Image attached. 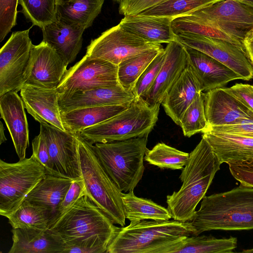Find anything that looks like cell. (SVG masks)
Returning <instances> with one entry per match:
<instances>
[{"mask_svg": "<svg viewBox=\"0 0 253 253\" xmlns=\"http://www.w3.org/2000/svg\"><path fill=\"white\" fill-rule=\"evenodd\" d=\"M166 0H123L119 4L120 14L126 16L136 15Z\"/></svg>", "mask_w": 253, "mask_h": 253, "instance_id": "cell-44", "label": "cell"}, {"mask_svg": "<svg viewBox=\"0 0 253 253\" xmlns=\"http://www.w3.org/2000/svg\"><path fill=\"white\" fill-rule=\"evenodd\" d=\"M184 16L219 28L242 42L253 31V8L235 0H222Z\"/></svg>", "mask_w": 253, "mask_h": 253, "instance_id": "cell-11", "label": "cell"}, {"mask_svg": "<svg viewBox=\"0 0 253 253\" xmlns=\"http://www.w3.org/2000/svg\"><path fill=\"white\" fill-rule=\"evenodd\" d=\"M175 34L176 40L181 43L217 60L240 76L242 80L253 78V66L246 52L234 44L190 33Z\"/></svg>", "mask_w": 253, "mask_h": 253, "instance_id": "cell-14", "label": "cell"}, {"mask_svg": "<svg viewBox=\"0 0 253 253\" xmlns=\"http://www.w3.org/2000/svg\"><path fill=\"white\" fill-rule=\"evenodd\" d=\"M165 48L152 60L136 81L132 91L135 97L144 98L148 94L164 62Z\"/></svg>", "mask_w": 253, "mask_h": 253, "instance_id": "cell-39", "label": "cell"}, {"mask_svg": "<svg viewBox=\"0 0 253 253\" xmlns=\"http://www.w3.org/2000/svg\"><path fill=\"white\" fill-rule=\"evenodd\" d=\"M12 245L8 253H63L66 245L49 228H12Z\"/></svg>", "mask_w": 253, "mask_h": 253, "instance_id": "cell-24", "label": "cell"}, {"mask_svg": "<svg viewBox=\"0 0 253 253\" xmlns=\"http://www.w3.org/2000/svg\"><path fill=\"white\" fill-rule=\"evenodd\" d=\"M0 113L19 160L25 159L29 145L28 124L23 100L17 92L10 91L0 96Z\"/></svg>", "mask_w": 253, "mask_h": 253, "instance_id": "cell-20", "label": "cell"}, {"mask_svg": "<svg viewBox=\"0 0 253 253\" xmlns=\"http://www.w3.org/2000/svg\"><path fill=\"white\" fill-rule=\"evenodd\" d=\"M128 106L110 105L80 108L61 112V117L66 131L77 132L114 117Z\"/></svg>", "mask_w": 253, "mask_h": 253, "instance_id": "cell-28", "label": "cell"}, {"mask_svg": "<svg viewBox=\"0 0 253 253\" xmlns=\"http://www.w3.org/2000/svg\"><path fill=\"white\" fill-rule=\"evenodd\" d=\"M135 98L130 90L120 84L79 91L67 96H59L61 112L72 110L103 106H129Z\"/></svg>", "mask_w": 253, "mask_h": 253, "instance_id": "cell-17", "label": "cell"}, {"mask_svg": "<svg viewBox=\"0 0 253 253\" xmlns=\"http://www.w3.org/2000/svg\"><path fill=\"white\" fill-rule=\"evenodd\" d=\"M117 70L116 65L85 55L64 75L56 88L58 95L67 96L79 91L117 85Z\"/></svg>", "mask_w": 253, "mask_h": 253, "instance_id": "cell-10", "label": "cell"}, {"mask_svg": "<svg viewBox=\"0 0 253 253\" xmlns=\"http://www.w3.org/2000/svg\"><path fill=\"white\" fill-rule=\"evenodd\" d=\"M4 128L3 125L1 122H0V144L5 142L7 139L4 135Z\"/></svg>", "mask_w": 253, "mask_h": 253, "instance_id": "cell-48", "label": "cell"}, {"mask_svg": "<svg viewBox=\"0 0 253 253\" xmlns=\"http://www.w3.org/2000/svg\"><path fill=\"white\" fill-rule=\"evenodd\" d=\"M116 2H117L118 3L120 4L123 0H113Z\"/></svg>", "mask_w": 253, "mask_h": 253, "instance_id": "cell-51", "label": "cell"}, {"mask_svg": "<svg viewBox=\"0 0 253 253\" xmlns=\"http://www.w3.org/2000/svg\"><path fill=\"white\" fill-rule=\"evenodd\" d=\"M242 253H253V249L244 250Z\"/></svg>", "mask_w": 253, "mask_h": 253, "instance_id": "cell-50", "label": "cell"}, {"mask_svg": "<svg viewBox=\"0 0 253 253\" xmlns=\"http://www.w3.org/2000/svg\"><path fill=\"white\" fill-rule=\"evenodd\" d=\"M126 218L130 223H135L143 220L157 221H167L172 218L168 209L151 200L136 196L133 190L122 196Z\"/></svg>", "mask_w": 253, "mask_h": 253, "instance_id": "cell-30", "label": "cell"}, {"mask_svg": "<svg viewBox=\"0 0 253 253\" xmlns=\"http://www.w3.org/2000/svg\"><path fill=\"white\" fill-rule=\"evenodd\" d=\"M19 4L25 17L41 29L56 19L57 0H19Z\"/></svg>", "mask_w": 253, "mask_h": 253, "instance_id": "cell-37", "label": "cell"}, {"mask_svg": "<svg viewBox=\"0 0 253 253\" xmlns=\"http://www.w3.org/2000/svg\"><path fill=\"white\" fill-rule=\"evenodd\" d=\"M164 62L156 80L144 98L150 105L161 104L188 62L185 46L177 40L167 43Z\"/></svg>", "mask_w": 253, "mask_h": 253, "instance_id": "cell-18", "label": "cell"}, {"mask_svg": "<svg viewBox=\"0 0 253 253\" xmlns=\"http://www.w3.org/2000/svg\"><path fill=\"white\" fill-rule=\"evenodd\" d=\"M235 0L253 8V0Z\"/></svg>", "mask_w": 253, "mask_h": 253, "instance_id": "cell-49", "label": "cell"}, {"mask_svg": "<svg viewBox=\"0 0 253 253\" xmlns=\"http://www.w3.org/2000/svg\"><path fill=\"white\" fill-rule=\"evenodd\" d=\"M172 27L174 33H190L220 39L231 42L245 50L243 42L234 36L219 28L196 22L185 16L174 19L172 22Z\"/></svg>", "mask_w": 253, "mask_h": 253, "instance_id": "cell-36", "label": "cell"}, {"mask_svg": "<svg viewBox=\"0 0 253 253\" xmlns=\"http://www.w3.org/2000/svg\"><path fill=\"white\" fill-rule=\"evenodd\" d=\"M223 88L253 111V85L238 83L230 87Z\"/></svg>", "mask_w": 253, "mask_h": 253, "instance_id": "cell-46", "label": "cell"}, {"mask_svg": "<svg viewBox=\"0 0 253 253\" xmlns=\"http://www.w3.org/2000/svg\"><path fill=\"white\" fill-rule=\"evenodd\" d=\"M19 0H0V42L16 24Z\"/></svg>", "mask_w": 253, "mask_h": 253, "instance_id": "cell-40", "label": "cell"}, {"mask_svg": "<svg viewBox=\"0 0 253 253\" xmlns=\"http://www.w3.org/2000/svg\"><path fill=\"white\" fill-rule=\"evenodd\" d=\"M208 127L253 122V111L223 87L204 93Z\"/></svg>", "mask_w": 253, "mask_h": 253, "instance_id": "cell-16", "label": "cell"}, {"mask_svg": "<svg viewBox=\"0 0 253 253\" xmlns=\"http://www.w3.org/2000/svg\"><path fill=\"white\" fill-rule=\"evenodd\" d=\"M42 30V41L55 50L67 65L75 60L82 46L84 27L56 18Z\"/></svg>", "mask_w": 253, "mask_h": 253, "instance_id": "cell-22", "label": "cell"}, {"mask_svg": "<svg viewBox=\"0 0 253 253\" xmlns=\"http://www.w3.org/2000/svg\"><path fill=\"white\" fill-rule=\"evenodd\" d=\"M237 246V239H217L211 236H188L171 253H231Z\"/></svg>", "mask_w": 253, "mask_h": 253, "instance_id": "cell-31", "label": "cell"}, {"mask_svg": "<svg viewBox=\"0 0 253 253\" xmlns=\"http://www.w3.org/2000/svg\"><path fill=\"white\" fill-rule=\"evenodd\" d=\"M148 136L93 145L105 171L122 192L133 190L142 177Z\"/></svg>", "mask_w": 253, "mask_h": 253, "instance_id": "cell-6", "label": "cell"}, {"mask_svg": "<svg viewBox=\"0 0 253 253\" xmlns=\"http://www.w3.org/2000/svg\"><path fill=\"white\" fill-rule=\"evenodd\" d=\"M79 153L85 193L115 224L126 225L123 192L102 166L93 145L78 133Z\"/></svg>", "mask_w": 253, "mask_h": 253, "instance_id": "cell-7", "label": "cell"}, {"mask_svg": "<svg viewBox=\"0 0 253 253\" xmlns=\"http://www.w3.org/2000/svg\"><path fill=\"white\" fill-rule=\"evenodd\" d=\"M202 92L199 81L188 61L161 104L166 114L177 125L185 111Z\"/></svg>", "mask_w": 253, "mask_h": 253, "instance_id": "cell-23", "label": "cell"}, {"mask_svg": "<svg viewBox=\"0 0 253 253\" xmlns=\"http://www.w3.org/2000/svg\"><path fill=\"white\" fill-rule=\"evenodd\" d=\"M85 194L49 228L61 238L66 246L106 253L120 229Z\"/></svg>", "mask_w": 253, "mask_h": 253, "instance_id": "cell-1", "label": "cell"}, {"mask_svg": "<svg viewBox=\"0 0 253 253\" xmlns=\"http://www.w3.org/2000/svg\"><path fill=\"white\" fill-rule=\"evenodd\" d=\"M205 138L221 163L253 159V138L205 131Z\"/></svg>", "mask_w": 253, "mask_h": 253, "instance_id": "cell-25", "label": "cell"}, {"mask_svg": "<svg viewBox=\"0 0 253 253\" xmlns=\"http://www.w3.org/2000/svg\"><path fill=\"white\" fill-rule=\"evenodd\" d=\"M20 93L25 108L36 121L66 131L61 119L57 88L25 84Z\"/></svg>", "mask_w": 253, "mask_h": 253, "instance_id": "cell-19", "label": "cell"}, {"mask_svg": "<svg viewBox=\"0 0 253 253\" xmlns=\"http://www.w3.org/2000/svg\"><path fill=\"white\" fill-rule=\"evenodd\" d=\"M227 164L231 174L241 184L253 187V159Z\"/></svg>", "mask_w": 253, "mask_h": 253, "instance_id": "cell-42", "label": "cell"}, {"mask_svg": "<svg viewBox=\"0 0 253 253\" xmlns=\"http://www.w3.org/2000/svg\"><path fill=\"white\" fill-rule=\"evenodd\" d=\"M104 1L57 0L56 18L86 29L100 13Z\"/></svg>", "mask_w": 253, "mask_h": 253, "instance_id": "cell-29", "label": "cell"}, {"mask_svg": "<svg viewBox=\"0 0 253 253\" xmlns=\"http://www.w3.org/2000/svg\"><path fill=\"white\" fill-rule=\"evenodd\" d=\"M30 29L13 32L0 50V96L20 91L33 43Z\"/></svg>", "mask_w": 253, "mask_h": 253, "instance_id": "cell-12", "label": "cell"}, {"mask_svg": "<svg viewBox=\"0 0 253 253\" xmlns=\"http://www.w3.org/2000/svg\"><path fill=\"white\" fill-rule=\"evenodd\" d=\"M171 17L126 16L119 23L124 29L147 41L156 43H167L176 40Z\"/></svg>", "mask_w": 253, "mask_h": 253, "instance_id": "cell-26", "label": "cell"}, {"mask_svg": "<svg viewBox=\"0 0 253 253\" xmlns=\"http://www.w3.org/2000/svg\"><path fill=\"white\" fill-rule=\"evenodd\" d=\"M85 194H86L85 186L83 180H73L64 199L59 205L56 217L52 223L63 215Z\"/></svg>", "mask_w": 253, "mask_h": 253, "instance_id": "cell-41", "label": "cell"}, {"mask_svg": "<svg viewBox=\"0 0 253 253\" xmlns=\"http://www.w3.org/2000/svg\"><path fill=\"white\" fill-rule=\"evenodd\" d=\"M222 163L207 139L202 137L179 176L182 185L178 191L167 196L168 209L173 219L189 221L196 208L205 196L216 172Z\"/></svg>", "mask_w": 253, "mask_h": 253, "instance_id": "cell-2", "label": "cell"}, {"mask_svg": "<svg viewBox=\"0 0 253 253\" xmlns=\"http://www.w3.org/2000/svg\"><path fill=\"white\" fill-rule=\"evenodd\" d=\"M185 47L188 61L199 81L202 92L223 87L232 81L242 80L240 76L211 56Z\"/></svg>", "mask_w": 253, "mask_h": 253, "instance_id": "cell-21", "label": "cell"}, {"mask_svg": "<svg viewBox=\"0 0 253 253\" xmlns=\"http://www.w3.org/2000/svg\"><path fill=\"white\" fill-rule=\"evenodd\" d=\"M12 228H49L50 217L47 210L41 206L24 200L13 213L6 216Z\"/></svg>", "mask_w": 253, "mask_h": 253, "instance_id": "cell-33", "label": "cell"}, {"mask_svg": "<svg viewBox=\"0 0 253 253\" xmlns=\"http://www.w3.org/2000/svg\"><path fill=\"white\" fill-rule=\"evenodd\" d=\"M67 65L52 47L42 41L33 44L24 72V85L56 88L67 71Z\"/></svg>", "mask_w": 253, "mask_h": 253, "instance_id": "cell-15", "label": "cell"}, {"mask_svg": "<svg viewBox=\"0 0 253 253\" xmlns=\"http://www.w3.org/2000/svg\"><path fill=\"white\" fill-rule=\"evenodd\" d=\"M164 48L149 49L134 55L118 65L117 77L120 85L132 90L134 84L152 60Z\"/></svg>", "mask_w": 253, "mask_h": 253, "instance_id": "cell-32", "label": "cell"}, {"mask_svg": "<svg viewBox=\"0 0 253 253\" xmlns=\"http://www.w3.org/2000/svg\"><path fill=\"white\" fill-rule=\"evenodd\" d=\"M188 222L193 235L212 230L253 229V187L240 184L229 191L205 196Z\"/></svg>", "mask_w": 253, "mask_h": 253, "instance_id": "cell-3", "label": "cell"}, {"mask_svg": "<svg viewBox=\"0 0 253 253\" xmlns=\"http://www.w3.org/2000/svg\"><path fill=\"white\" fill-rule=\"evenodd\" d=\"M222 0H166L138 14L175 18L189 15Z\"/></svg>", "mask_w": 253, "mask_h": 253, "instance_id": "cell-34", "label": "cell"}, {"mask_svg": "<svg viewBox=\"0 0 253 253\" xmlns=\"http://www.w3.org/2000/svg\"><path fill=\"white\" fill-rule=\"evenodd\" d=\"M191 235L188 221L143 220L120 228L106 253H171Z\"/></svg>", "mask_w": 253, "mask_h": 253, "instance_id": "cell-4", "label": "cell"}, {"mask_svg": "<svg viewBox=\"0 0 253 253\" xmlns=\"http://www.w3.org/2000/svg\"><path fill=\"white\" fill-rule=\"evenodd\" d=\"M160 106L150 105L143 98L135 97L118 114L79 132L92 144L148 136L157 122Z\"/></svg>", "mask_w": 253, "mask_h": 253, "instance_id": "cell-5", "label": "cell"}, {"mask_svg": "<svg viewBox=\"0 0 253 253\" xmlns=\"http://www.w3.org/2000/svg\"><path fill=\"white\" fill-rule=\"evenodd\" d=\"M73 181L71 179L46 173L24 200L45 208L50 215V226L55 219L59 205Z\"/></svg>", "mask_w": 253, "mask_h": 253, "instance_id": "cell-27", "label": "cell"}, {"mask_svg": "<svg viewBox=\"0 0 253 253\" xmlns=\"http://www.w3.org/2000/svg\"><path fill=\"white\" fill-rule=\"evenodd\" d=\"M163 46L146 41L123 28L120 24L103 32L92 40L87 47L86 54L118 66L127 58L143 51Z\"/></svg>", "mask_w": 253, "mask_h": 253, "instance_id": "cell-9", "label": "cell"}, {"mask_svg": "<svg viewBox=\"0 0 253 253\" xmlns=\"http://www.w3.org/2000/svg\"><path fill=\"white\" fill-rule=\"evenodd\" d=\"M243 43L245 51L253 66V31L246 35Z\"/></svg>", "mask_w": 253, "mask_h": 253, "instance_id": "cell-47", "label": "cell"}, {"mask_svg": "<svg viewBox=\"0 0 253 253\" xmlns=\"http://www.w3.org/2000/svg\"><path fill=\"white\" fill-rule=\"evenodd\" d=\"M179 126L184 135L188 137L200 132H203L208 128L203 92L197 94L185 111Z\"/></svg>", "mask_w": 253, "mask_h": 253, "instance_id": "cell-38", "label": "cell"}, {"mask_svg": "<svg viewBox=\"0 0 253 253\" xmlns=\"http://www.w3.org/2000/svg\"><path fill=\"white\" fill-rule=\"evenodd\" d=\"M46 135L50 158L51 174L83 179L79 153V132H71L40 124Z\"/></svg>", "mask_w": 253, "mask_h": 253, "instance_id": "cell-13", "label": "cell"}, {"mask_svg": "<svg viewBox=\"0 0 253 253\" xmlns=\"http://www.w3.org/2000/svg\"><path fill=\"white\" fill-rule=\"evenodd\" d=\"M205 131L227 133L253 138V122L211 126L208 127Z\"/></svg>", "mask_w": 253, "mask_h": 253, "instance_id": "cell-45", "label": "cell"}, {"mask_svg": "<svg viewBox=\"0 0 253 253\" xmlns=\"http://www.w3.org/2000/svg\"><path fill=\"white\" fill-rule=\"evenodd\" d=\"M190 154L181 151L164 143H159L151 150L147 149L144 160L162 169H182Z\"/></svg>", "mask_w": 253, "mask_h": 253, "instance_id": "cell-35", "label": "cell"}, {"mask_svg": "<svg viewBox=\"0 0 253 253\" xmlns=\"http://www.w3.org/2000/svg\"><path fill=\"white\" fill-rule=\"evenodd\" d=\"M46 173L33 154L14 163L0 160V214L6 217L15 211Z\"/></svg>", "mask_w": 253, "mask_h": 253, "instance_id": "cell-8", "label": "cell"}, {"mask_svg": "<svg viewBox=\"0 0 253 253\" xmlns=\"http://www.w3.org/2000/svg\"><path fill=\"white\" fill-rule=\"evenodd\" d=\"M33 154L51 174L50 158L45 134L40 127V133L32 141Z\"/></svg>", "mask_w": 253, "mask_h": 253, "instance_id": "cell-43", "label": "cell"}]
</instances>
